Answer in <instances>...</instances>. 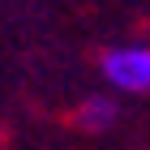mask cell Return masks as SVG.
<instances>
[{"instance_id": "2", "label": "cell", "mask_w": 150, "mask_h": 150, "mask_svg": "<svg viewBox=\"0 0 150 150\" xmlns=\"http://www.w3.org/2000/svg\"><path fill=\"white\" fill-rule=\"evenodd\" d=\"M116 116H120V107H116L107 94H94L90 103L77 112V120H81L86 129H94V133H103V129H112V125H116Z\"/></svg>"}, {"instance_id": "1", "label": "cell", "mask_w": 150, "mask_h": 150, "mask_svg": "<svg viewBox=\"0 0 150 150\" xmlns=\"http://www.w3.org/2000/svg\"><path fill=\"white\" fill-rule=\"evenodd\" d=\"M107 90L116 94H150V43H120L107 47L99 60Z\"/></svg>"}]
</instances>
